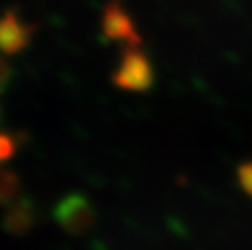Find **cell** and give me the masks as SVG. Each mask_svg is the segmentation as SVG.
Here are the masks:
<instances>
[{"mask_svg":"<svg viewBox=\"0 0 252 250\" xmlns=\"http://www.w3.org/2000/svg\"><path fill=\"white\" fill-rule=\"evenodd\" d=\"M114 81L124 89H146L152 85V67L138 51H128L116 71Z\"/></svg>","mask_w":252,"mask_h":250,"instance_id":"1","label":"cell"},{"mask_svg":"<svg viewBox=\"0 0 252 250\" xmlns=\"http://www.w3.org/2000/svg\"><path fill=\"white\" fill-rule=\"evenodd\" d=\"M55 217L69 232H83L93 222V209L83 197H67L57 205Z\"/></svg>","mask_w":252,"mask_h":250,"instance_id":"2","label":"cell"},{"mask_svg":"<svg viewBox=\"0 0 252 250\" xmlns=\"http://www.w3.org/2000/svg\"><path fill=\"white\" fill-rule=\"evenodd\" d=\"M28 33L30 30L26 28V24L18 22L14 14H8L2 22H0V53H12L16 49H20L26 41H28Z\"/></svg>","mask_w":252,"mask_h":250,"instance_id":"3","label":"cell"},{"mask_svg":"<svg viewBox=\"0 0 252 250\" xmlns=\"http://www.w3.org/2000/svg\"><path fill=\"white\" fill-rule=\"evenodd\" d=\"M104 31L112 37V39H132L138 41V35L134 31L132 22L128 20L126 12L118 6H108L106 14H104Z\"/></svg>","mask_w":252,"mask_h":250,"instance_id":"4","label":"cell"},{"mask_svg":"<svg viewBox=\"0 0 252 250\" xmlns=\"http://www.w3.org/2000/svg\"><path fill=\"white\" fill-rule=\"evenodd\" d=\"M238 183L244 189V193L252 197V161L240 165V169H238Z\"/></svg>","mask_w":252,"mask_h":250,"instance_id":"5","label":"cell"},{"mask_svg":"<svg viewBox=\"0 0 252 250\" xmlns=\"http://www.w3.org/2000/svg\"><path fill=\"white\" fill-rule=\"evenodd\" d=\"M0 55H2V53H0ZM4 77H6V65H4V61H2V57H0V87H2Z\"/></svg>","mask_w":252,"mask_h":250,"instance_id":"6","label":"cell"}]
</instances>
